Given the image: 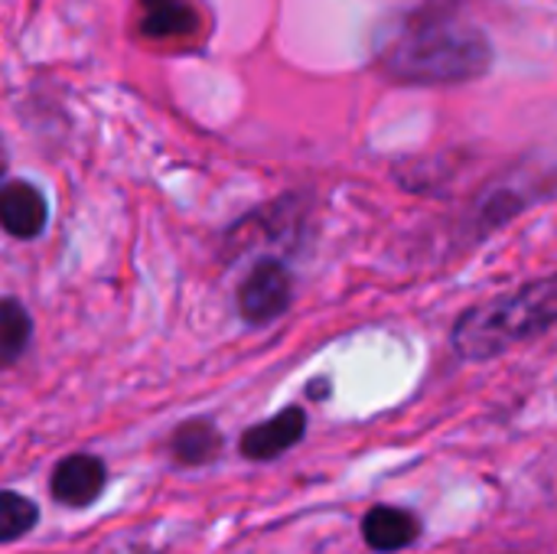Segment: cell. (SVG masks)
<instances>
[{
	"mask_svg": "<svg viewBox=\"0 0 557 554\" xmlns=\"http://www.w3.org/2000/svg\"><path fill=\"white\" fill-rule=\"evenodd\" d=\"M493 42L473 23L454 16H424L395 36L382 62L388 75L411 85H457L483 78L493 69Z\"/></svg>",
	"mask_w": 557,
	"mask_h": 554,
	"instance_id": "cell-1",
	"label": "cell"
},
{
	"mask_svg": "<svg viewBox=\"0 0 557 554\" xmlns=\"http://www.w3.org/2000/svg\"><path fill=\"white\" fill-rule=\"evenodd\" d=\"M552 327H557V274L470 307L454 327V349L463 359H493Z\"/></svg>",
	"mask_w": 557,
	"mask_h": 554,
	"instance_id": "cell-2",
	"label": "cell"
},
{
	"mask_svg": "<svg viewBox=\"0 0 557 554\" xmlns=\"http://www.w3.org/2000/svg\"><path fill=\"white\" fill-rule=\"evenodd\" d=\"M290 300H294L290 274L274 258L258 261L238 287V310H242L245 323H251V327H268V323L281 320L287 313Z\"/></svg>",
	"mask_w": 557,
	"mask_h": 554,
	"instance_id": "cell-3",
	"label": "cell"
},
{
	"mask_svg": "<svg viewBox=\"0 0 557 554\" xmlns=\"http://www.w3.org/2000/svg\"><path fill=\"white\" fill-rule=\"evenodd\" d=\"M0 222L13 238H39L49 225V202L39 186L10 180L0 193Z\"/></svg>",
	"mask_w": 557,
	"mask_h": 554,
	"instance_id": "cell-4",
	"label": "cell"
},
{
	"mask_svg": "<svg viewBox=\"0 0 557 554\" xmlns=\"http://www.w3.org/2000/svg\"><path fill=\"white\" fill-rule=\"evenodd\" d=\"M52 496L62 503V506H88L101 496L104 490V464L98 457H88V454H75V457H65L55 473H52V483H49Z\"/></svg>",
	"mask_w": 557,
	"mask_h": 554,
	"instance_id": "cell-5",
	"label": "cell"
},
{
	"mask_svg": "<svg viewBox=\"0 0 557 554\" xmlns=\"http://www.w3.org/2000/svg\"><path fill=\"white\" fill-rule=\"evenodd\" d=\"M304 431H307V415L300 408H287L271 421L248 428L242 438V454L248 460H274L284 451H290L304 438Z\"/></svg>",
	"mask_w": 557,
	"mask_h": 554,
	"instance_id": "cell-6",
	"label": "cell"
},
{
	"mask_svg": "<svg viewBox=\"0 0 557 554\" xmlns=\"http://www.w3.org/2000/svg\"><path fill=\"white\" fill-rule=\"evenodd\" d=\"M140 33L150 39H183L199 29V10L189 0H137Z\"/></svg>",
	"mask_w": 557,
	"mask_h": 554,
	"instance_id": "cell-7",
	"label": "cell"
},
{
	"mask_svg": "<svg viewBox=\"0 0 557 554\" xmlns=\"http://www.w3.org/2000/svg\"><path fill=\"white\" fill-rule=\"evenodd\" d=\"M418 532H421V526L411 513L388 509V506L372 509L362 522V535L375 552H401L418 539Z\"/></svg>",
	"mask_w": 557,
	"mask_h": 554,
	"instance_id": "cell-8",
	"label": "cell"
},
{
	"mask_svg": "<svg viewBox=\"0 0 557 554\" xmlns=\"http://www.w3.org/2000/svg\"><path fill=\"white\" fill-rule=\"evenodd\" d=\"M170 451H173L176 464L199 467V464H209V460L219 457L222 438H219V431L209 421H189V424L176 428V434L170 441Z\"/></svg>",
	"mask_w": 557,
	"mask_h": 554,
	"instance_id": "cell-9",
	"label": "cell"
},
{
	"mask_svg": "<svg viewBox=\"0 0 557 554\" xmlns=\"http://www.w3.org/2000/svg\"><path fill=\"white\" fill-rule=\"evenodd\" d=\"M29 336H33V320H29L26 307L16 297H3V304H0V356H3V366H13L26 353Z\"/></svg>",
	"mask_w": 557,
	"mask_h": 554,
	"instance_id": "cell-10",
	"label": "cell"
},
{
	"mask_svg": "<svg viewBox=\"0 0 557 554\" xmlns=\"http://www.w3.org/2000/svg\"><path fill=\"white\" fill-rule=\"evenodd\" d=\"M33 526H36V506L16 493H3V500H0V539L16 542Z\"/></svg>",
	"mask_w": 557,
	"mask_h": 554,
	"instance_id": "cell-11",
	"label": "cell"
}]
</instances>
